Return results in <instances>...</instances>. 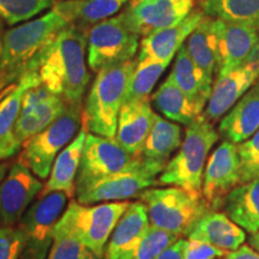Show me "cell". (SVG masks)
<instances>
[{
    "label": "cell",
    "instance_id": "16",
    "mask_svg": "<svg viewBox=\"0 0 259 259\" xmlns=\"http://www.w3.org/2000/svg\"><path fill=\"white\" fill-rule=\"evenodd\" d=\"M219 51V74L244 65L259 46V30L250 24L213 18Z\"/></svg>",
    "mask_w": 259,
    "mask_h": 259
},
{
    "label": "cell",
    "instance_id": "4",
    "mask_svg": "<svg viewBox=\"0 0 259 259\" xmlns=\"http://www.w3.org/2000/svg\"><path fill=\"white\" fill-rule=\"evenodd\" d=\"M147 206L150 226L178 236L189 235L198 220L210 211L202 194H194L181 187L147 189L138 194Z\"/></svg>",
    "mask_w": 259,
    "mask_h": 259
},
{
    "label": "cell",
    "instance_id": "2",
    "mask_svg": "<svg viewBox=\"0 0 259 259\" xmlns=\"http://www.w3.org/2000/svg\"><path fill=\"white\" fill-rule=\"evenodd\" d=\"M137 60H130L99 71L84 105L83 126L92 134L114 138L119 113L125 103L131 74Z\"/></svg>",
    "mask_w": 259,
    "mask_h": 259
},
{
    "label": "cell",
    "instance_id": "43",
    "mask_svg": "<svg viewBox=\"0 0 259 259\" xmlns=\"http://www.w3.org/2000/svg\"><path fill=\"white\" fill-rule=\"evenodd\" d=\"M16 79H18V76L12 71L5 70L4 72L0 74V95L4 90L8 88L10 84H12Z\"/></svg>",
    "mask_w": 259,
    "mask_h": 259
},
{
    "label": "cell",
    "instance_id": "18",
    "mask_svg": "<svg viewBox=\"0 0 259 259\" xmlns=\"http://www.w3.org/2000/svg\"><path fill=\"white\" fill-rule=\"evenodd\" d=\"M155 112L148 100L122 105L118 118L115 139L125 150L139 157L154 122Z\"/></svg>",
    "mask_w": 259,
    "mask_h": 259
},
{
    "label": "cell",
    "instance_id": "44",
    "mask_svg": "<svg viewBox=\"0 0 259 259\" xmlns=\"http://www.w3.org/2000/svg\"><path fill=\"white\" fill-rule=\"evenodd\" d=\"M248 242H250V246H252L254 250H257L259 252V231L257 233H254V234H251Z\"/></svg>",
    "mask_w": 259,
    "mask_h": 259
},
{
    "label": "cell",
    "instance_id": "7",
    "mask_svg": "<svg viewBox=\"0 0 259 259\" xmlns=\"http://www.w3.org/2000/svg\"><path fill=\"white\" fill-rule=\"evenodd\" d=\"M82 106H69L57 120L22 144L18 161L40 179H47L54 161L76 137L82 120Z\"/></svg>",
    "mask_w": 259,
    "mask_h": 259
},
{
    "label": "cell",
    "instance_id": "5",
    "mask_svg": "<svg viewBox=\"0 0 259 259\" xmlns=\"http://www.w3.org/2000/svg\"><path fill=\"white\" fill-rule=\"evenodd\" d=\"M72 24L59 3L36 19L24 22L6 30L0 37L6 70L19 77L23 66L41 51L60 30Z\"/></svg>",
    "mask_w": 259,
    "mask_h": 259
},
{
    "label": "cell",
    "instance_id": "10",
    "mask_svg": "<svg viewBox=\"0 0 259 259\" xmlns=\"http://www.w3.org/2000/svg\"><path fill=\"white\" fill-rule=\"evenodd\" d=\"M139 163L141 157H136L125 150L115 137L88 134L77 174L76 190L103 178L132 169Z\"/></svg>",
    "mask_w": 259,
    "mask_h": 259
},
{
    "label": "cell",
    "instance_id": "46",
    "mask_svg": "<svg viewBox=\"0 0 259 259\" xmlns=\"http://www.w3.org/2000/svg\"><path fill=\"white\" fill-rule=\"evenodd\" d=\"M6 70V63L4 59V56H3V51H2V45H0V74H2L4 71Z\"/></svg>",
    "mask_w": 259,
    "mask_h": 259
},
{
    "label": "cell",
    "instance_id": "28",
    "mask_svg": "<svg viewBox=\"0 0 259 259\" xmlns=\"http://www.w3.org/2000/svg\"><path fill=\"white\" fill-rule=\"evenodd\" d=\"M185 46L197 66L213 80L219 66L218 38L213 28V19L204 16L202 22L187 37Z\"/></svg>",
    "mask_w": 259,
    "mask_h": 259
},
{
    "label": "cell",
    "instance_id": "1",
    "mask_svg": "<svg viewBox=\"0 0 259 259\" xmlns=\"http://www.w3.org/2000/svg\"><path fill=\"white\" fill-rule=\"evenodd\" d=\"M87 44L88 36L82 29L67 25L24 65L23 70L35 71L42 85L63 97L69 106H82L90 82L85 64Z\"/></svg>",
    "mask_w": 259,
    "mask_h": 259
},
{
    "label": "cell",
    "instance_id": "32",
    "mask_svg": "<svg viewBox=\"0 0 259 259\" xmlns=\"http://www.w3.org/2000/svg\"><path fill=\"white\" fill-rule=\"evenodd\" d=\"M168 65L161 61L149 59H137L134 72L130 78L125 102L148 100Z\"/></svg>",
    "mask_w": 259,
    "mask_h": 259
},
{
    "label": "cell",
    "instance_id": "26",
    "mask_svg": "<svg viewBox=\"0 0 259 259\" xmlns=\"http://www.w3.org/2000/svg\"><path fill=\"white\" fill-rule=\"evenodd\" d=\"M155 108L168 120L189 126L203 114L192 100L183 90L167 78L151 96Z\"/></svg>",
    "mask_w": 259,
    "mask_h": 259
},
{
    "label": "cell",
    "instance_id": "24",
    "mask_svg": "<svg viewBox=\"0 0 259 259\" xmlns=\"http://www.w3.org/2000/svg\"><path fill=\"white\" fill-rule=\"evenodd\" d=\"M168 78L171 79L178 88L183 90L200 111H204L209 101L212 89V79H210L202 70L197 66L186 50L185 44L177 53Z\"/></svg>",
    "mask_w": 259,
    "mask_h": 259
},
{
    "label": "cell",
    "instance_id": "11",
    "mask_svg": "<svg viewBox=\"0 0 259 259\" xmlns=\"http://www.w3.org/2000/svg\"><path fill=\"white\" fill-rule=\"evenodd\" d=\"M161 169L142 161L137 167L103 178L76 190L77 202L95 204L118 202L137 197L139 193L157 183L156 177Z\"/></svg>",
    "mask_w": 259,
    "mask_h": 259
},
{
    "label": "cell",
    "instance_id": "39",
    "mask_svg": "<svg viewBox=\"0 0 259 259\" xmlns=\"http://www.w3.org/2000/svg\"><path fill=\"white\" fill-rule=\"evenodd\" d=\"M22 143L17 138H0V161L12 157L21 150Z\"/></svg>",
    "mask_w": 259,
    "mask_h": 259
},
{
    "label": "cell",
    "instance_id": "34",
    "mask_svg": "<svg viewBox=\"0 0 259 259\" xmlns=\"http://www.w3.org/2000/svg\"><path fill=\"white\" fill-rule=\"evenodd\" d=\"M179 239L180 236L173 233L150 226L134 250L126 253L121 259H156L167 247Z\"/></svg>",
    "mask_w": 259,
    "mask_h": 259
},
{
    "label": "cell",
    "instance_id": "22",
    "mask_svg": "<svg viewBox=\"0 0 259 259\" xmlns=\"http://www.w3.org/2000/svg\"><path fill=\"white\" fill-rule=\"evenodd\" d=\"M187 238L232 252L244 245L246 233L226 213L210 210L198 220Z\"/></svg>",
    "mask_w": 259,
    "mask_h": 259
},
{
    "label": "cell",
    "instance_id": "20",
    "mask_svg": "<svg viewBox=\"0 0 259 259\" xmlns=\"http://www.w3.org/2000/svg\"><path fill=\"white\" fill-rule=\"evenodd\" d=\"M150 227L147 206L143 202L130 203L124 215L116 223L107 242L105 259H121L134 250Z\"/></svg>",
    "mask_w": 259,
    "mask_h": 259
},
{
    "label": "cell",
    "instance_id": "14",
    "mask_svg": "<svg viewBox=\"0 0 259 259\" xmlns=\"http://www.w3.org/2000/svg\"><path fill=\"white\" fill-rule=\"evenodd\" d=\"M44 189L30 168L17 161L0 184V227L19 223L29 206Z\"/></svg>",
    "mask_w": 259,
    "mask_h": 259
},
{
    "label": "cell",
    "instance_id": "19",
    "mask_svg": "<svg viewBox=\"0 0 259 259\" xmlns=\"http://www.w3.org/2000/svg\"><path fill=\"white\" fill-rule=\"evenodd\" d=\"M259 128V80L223 115L219 132L235 144L248 139Z\"/></svg>",
    "mask_w": 259,
    "mask_h": 259
},
{
    "label": "cell",
    "instance_id": "12",
    "mask_svg": "<svg viewBox=\"0 0 259 259\" xmlns=\"http://www.w3.org/2000/svg\"><path fill=\"white\" fill-rule=\"evenodd\" d=\"M193 6L194 0H130L120 15L130 30L147 36L181 23Z\"/></svg>",
    "mask_w": 259,
    "mask_h": 259
},
{
    "label": "cell",
    "instance_id": "15",
    "mask_svg": "<svg viewBox=\"0 0 259 259\" xmlns=\"http://www.w3.org/2000/svg\"><path fill=\"white\" fill-rule=\"evenodd\" d=\"M258 79L259 46L253 56L240 67L226 74H219L212 84L211 94L203 115L211 122L219 121Z\"/></svg>",
    "mask_w": 259,
    "mask_h": 259
},
{
    "label": "cell",
    "instance_id": "17",
    "mask_svg": "<svg viewBox=\"0 0 259 259\" xmlns=\"http://www.w3.org/2000/svg\"><path fill=\"white\" fill-rule=\"evenodd\" d=\"M203 18V12H191L181 23L143 36L138 59L149 58L169 64Z\"/></svg>",
    "mask_w": 259,
    "mask_h": 259
},
{
    "label": "cell",
    "instance_id": "6",
    "mask_svg": "<svg viewBox=\"0 0 259 259\" xmlns=\"http://www.w3.org/2000/svg\"><path fill=\"white\" fill-rule=\"evenodd\" d=\"M128 205L127 200L105 202L92 206L71 200L57 226L72 234L95 254L105 257L107 242Z\"/></svg>",
    "mask_w": 259,
    "mask_h": 259
},
{
    "label": "cell",
    "instance_id": "33",
    "mask_svg": "<svg viewBox=\"0 0 259 259\" xmlns=\"http://www.w3.org/2000/svg\"><path fill=\"white\" fill-rule=\"evenodd\" d=\"M56 4V0H0V18L6 24L17 25Z\"/></svg>",
    "mask_w": 259,
    "mask_h": 259
},
{
    "label": "cell",
    "instance_id": "31",
    "mask_svg": "<svg viewBox=\"0 0 259 259\" xmlns=\"http://www.w3.org/2000/svg\"><path fill=\"white\" fill-rule=\"evenodd\" d=\"M203 8L209 17L250 24L259 30V0H204Z\"/></svg>",
    "mask_w": 259,
    "mask_h": 259
},
{
    "label": "cell",
    "instance_id": "37",
    "mask_svg": "<svg viewBox=\"0 0 259 259\" xmlns=\"http://www.w3.org/2000/svg\"><path fill=\"white\" fill-rule=\"evenodd\" d=\"M228 252L206 242L187 239L184 250V259H220Z\"/></svg>",
    "mask_w": 259,
    "mask_h": 259
},
{
    "label": "cell",
    "instance_id": "25",
    "mask_svg": "<svg viewBox=\"0 0 259 259\" xmlns=\"http://www.w3.org/2000/svg\"><path fill=\"white\" fill-rule=\"evenodd\" d=\"M225 213L245 232L259 231V178L235 186L223 204Z\"/></svg>",
    "mask_w": 259,
    "mask_h": 259
},
{
    "label": "cell",
    "instance_id": "23",
    "mask_svg": "<svg viewBox=\"0 0 259 259\" xmlns=\"http://www.w3.org/2000/svg\"><path fill=\"white\" fill-rule=\"evenodd\" d=\"M183 143V130L180 125L162 118L155 113L154 122L149 132L139 157L145 163L163 171L174 151Z\"/></svg>",
    "mask_w": 259,
    "mask_h": 259
},
{
    "label": "cell",
    "instance_id": "45",
    "mask_svg": "<svg viewBox=\"0 0 259 259\" xmlns=\"http://www.w3.org/2000/svg\"><path fill=\"white\" fill-rule=\"evenodd\" d=\"M9 171V164L8 163H0V184L2 181L4 180V178L6 177Z\"/></svg>",
    "mask_w": 259,
    "mask_h": 259
},
{
    "label": "cell",
    "instance_id": "21",
    "mask_svg": "<svg viewBox=\"0 0 259 259\" xmlns=\"http://www.w3.org/2000/svg\"><path fill=\"white\" fill-rule=\"evenodd\" d=\"M88 134L89 131L84 126L80 127L73 141L60 151L54 161L50 177L41 191V194L65 192L69 198L76 194V179Z\"/></svg>",
    "mask_w": 259,
    "mask_h": 259
},
{
    "label": "cell",
    "instance_id": "41",
    "mask_svg": "<svg viewBox=\"0 0 259 259\" xmlns=\"http://www.w3.org/2000/svg\"><path fill=\"white\" fill-rule=\"evenodd\" d=\"M226 259H259V252L252 246L241 245L238 250L227 253Z\"/></svg>",
    "mask_w": 259,
    "mask_h": 259
},
{
    "label": "cell",
    "instance_id": "38",
    "mask_svg": "<svg viewBox=\"0 0 259 259\" xmlns=\"http://www.w3.org/2000/svg\"><path fill=\"white\" fill-rule=\"evenodd\" d=\"M236 145L241 162V170L246 169L259 160V128L250 138Z\"/></svg>",
    "mask_w": 259,
    "mask_h": 259
},
{
    "label": "cell",
    "instance_id": "35",
    "mask_svg": "<svg viewBox=\"0 0 259 259\" xmlns=\"http://www.w3.org/2000/svg\"><path fill=\"white\" fill-rule=\"evenodd\" d=\"M47 259H105L77 240L61 227H54V238Z\"/></svg>",
    "mask_w": 259,
    "mask_h": 259
},
{
    "label": "cell",
    "instance_id": "29",
    "mask_svg": "<svg viewBox=\"0 0 259 259\" xmlns=\"http://www.w3.org/2000/svg\"><path fill=\"white\" fill-rule=\"evenodd\" d=\"M69 107L63 97L54 95L46 102L29 111H22L15 126V137L22 144L32 136L48 127Z\"/></svg>",
    "mask_w": 259,
    "mask_h": 259
},
{
    "label": "cell",
    "instance_id": "42",
    "mask_svg": "<svg viewBox=\"0 0 259 259\" xmlns=\"http://www.w3.org/2000/svg\"><path fill=\"white\" fill-rule=\"evenodd\" d=\"M255 178H259V160L252 164V166L241 170L240 184L247 183V181L253 180Z\"/></svg>",
    "mask_w": 259,
    "mask_h": 259
},
{
    "label": "cell",
    "instance_id": "9",
    "mask_svg": "<svg viewBox=\"0 0 259 259\" xmlns=\"http://www.w3.org/2000/svg\"><path fill=\"white\" fill-rule=\"evenodd\" d=\"M65 192L41 194L31 203L19 227L25 234V246L19 259H47L54 238V227L67 205Z\"/></svg>",
    "mask_w": 259,
    "mask_h": 259
},
{
    "label": "cell",
    "instance_id": "27",
    "mask_svg": "<svg viewBox=\"0 0 259 259\" xmlns=\"http://www.w3.org/2000/svg\"><path fill=\"white\" fill-rule=\"evenodd\" d=\"M41 84L35 71L23 70L17 82L10 84L0 95V138H15V126L21 114L28 89Z\"/></svg>",
    "mask_w": 259,
    "mask_h": 259
},
{
    "label": "cell",
    "instance_id": "36",
    "mask_svg": "<svg viewBox=\"0 0 259 259\" xmlns=\"http://www.w3.org/2000/svg\"><path fill=\"white\" fill-rule=\"evenodd\" d=\"M25 246V234L21 227H0V259H19Z\"/></svg>",
    "mask_w": 259,
    "mask_h": 259
},
{
    "label": "cell",
    "instance_id": "3",
    "mask_svg": "<svg viewBox=\"0 0 259 259\" xmlns=\"http://www.w3.org/2000/svg\"><path fill=\"white\" fill-rule=\"evenodd\" d=\"M220 132L203 114L187 126L179 151L164 167L157 183L174 185L202 194L203 174L209 153L218 143Z\"/></svg>",
    "mask_w": 259,
    "mask_h": 259
},
{
    "label": "cell",
    "instance_id": "30",
    "mask_svg": "<svg viewBox=\"0 0 259 259\" xmlns=\"http://www.w3.org/2000/svg\"><path fill=\"white\" fill-rule=\"evenodd\" d=\"M130 0H63L59 4L72 24H96L118 14Z\"/></svg>",
    "mask_w": 259,
    "mask_h": 259
},
{
    "label": "cell",
    "instance_id": "8",
    "mask_svg": "<svg viewBox=\"0 0 259 259\" xmlns=\"http://www.w3.org/2000/svg\"><path fill=\"white\" fill-rule=\"evenodd\" d=\"M139 47V35L126 27L121 15L99 22L88 34L89 69L99 72L105 67L132 60Z\"/></svg>",
    "mask_w": 259,
    "mask_h": 259
},
{
    "label": "cell",
    "instance_id": "13",
    "mask_svg": "<svg viewBox=\"0 0 259 259\" xmlns=\"http://www.w3.org/2000/svg\"><path fill=\"white\" fill-rule=\"evenodd\" d=\"M240 176L238 145L225 139L210 155L203 174L202 196L210 210L223 206L229 192L240 184Z\"/></svg>",
    "mask_w": 259,
    "mask_h": 259
},
{
    "label": "cell",
    "instance_id": "40",
    "mask_svg": "<svg viewBox=\"0 0 259 259\" xmlns=\"http://www.w3.org/2000/svg\"><path fill=\"white\" fill-rule=\"evenodd\" d=\"M186 239H179L167 247L156 259H184V250H185Z\"/></svg>",
    "mask_w": 259,
    "mask_h": 259
}]
</instances>
